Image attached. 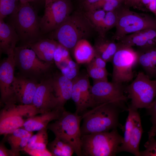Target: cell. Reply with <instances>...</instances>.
<instances>
[{
	"mask_svg": "<svg viewBox=\"0 0 156 156\" xmlns=\"http://www.w3.org/2000/svg\"><path fill=\"white\" fill-rule=\"evenodd\" d=\"M10 16V23L22 43L29 45L43 38L40 19L37 12L29 3H21L17 10Z\"/></svg>",
	"mask_w": 156,
	"mask_h": 156,
	"instance_id": "obj_3",
	"label": "cell"
},
{
	"mask_svg": "<svg viewBox=\"0 0 156 156\" xmlns=\"http://www.w3.org/2000/svg\"><path fill=\"white\" fill-rule=\"evenodd\" d=\"M32 104L40 114L59 107L50 77H46L40 81L34 94Z\"/></svg>",
	"mask_w": 156,
	"mask_h": 156,
	"instance_id": "obj_14",
	"label": "cell"
},
{
	"mask_svg": "<svg viewBox=\"0 0 156 156\" xmlns=\"http://www.w3.org/2000/svg\"><path fill=\"white\" fill-rule=\"evenodd\" d=\"M155 14H156V12H155Z\"/></svg>",
	"mask_w": 156,
	"mask_h": 156,
	"instance_id": "obj_48",
	"label": "cell"
},
{
	"mask_svg": "<svg viewBox=\"0 0 156 156\" xmlns=\"http://www.w3.org/2000/svg\"><path fill=\"white\" fill-rule=\"evenodd\" d=\"M90 62L97 67L106 68L107 62L99 56L96 55L95 54L94 57Z\"/></svg>",
	"mask_w": 156,
	"mask_h": 156,
	"instance_id": "obj_41",
	"label": "cell"
},
{
	"mask_svg": "<svg viewBox=\"0 0 156 156\" xmlns=\"http://www.w3.org/2000/svg\"><path fill=\"white\" fill-rule=\"evenodd\" d=\"M144 146L146 149L140 151V156H156V140L153 137L148 138Z\"/></svg>",
	"mask_w": 156,
	"mask_h": 156,
	"instance_id": "obj_36",
	"label": "cell"
},
{
	"mask_svg": "<svg viewBox=\"0 0 156 156\" xmlns=\"http://www.w3.org/2000/svg\"><path fill=\"white\" fill-rule=\"evenodd\" d=\"M128 107L132 111L133 125L125 152L131 153L136 156H140L139 146L143 132L140 117L137 109Z\"/></svg>",
	"mask_w": 156,
	"mask_h": 156,
	"instance_id": "obj_24",
	"label": "cell"
},
{
	"mask_svg": "<svg viewBox=\"0 0 156 156\" xmlns=\"http://www.w3.org/2000/svg\"><path fill=\"white\" fill-rule=\"evenodd\" d=\"M70 0H45V10L40 19L43 35L57 29L73 12Z\"/></svg>",
	"mask_w": 156,
	"mask_h": 156,
	"instance_id": "obj_11",
	"label": "cell"
},
{
	"mask_svg": "<svg viewBox=\"0 0 156 156\" xmlns=\"http://www.w3.org/2000/svg\"><path fill=\"white\" fill-rule=\"evenodd\" d=\"M138 63L145 73L150 79H156V46L147 49H140L137 51Z\"/></svg>",
	"mask_w": 156,
	"mask_h": 156,
	"instance_id": "obj_23",
	"label": "cell"
},
{
	"mask_svg": "<svg viewBox=\"0 0 156 156\" xmlns=\"http://www.w3.org/2000/svg\"><path fill=\"white\" fill-rule=\"evenodd\" d=\"M128 107L127 111L129 112L128 115L125 125L124 136L123 141L119 148L118 153L122 151H126L133 127L132 111L130 107Z\"/></svg>",
	"mask_w": 156,
	"mask_h": 156,
	"instance_id": "obj_31",
	"label": "cell"
},
{
	"mask_svg": "<svg viewBox=\"0 0 156 156\" xmlns=\"http://www.w3.org/2000/svg\"><path fill=\"white\" fill-rule=\"evenodd\" d=\"M18 36L11 24L0 20V53L7 55L14 52L17 42Z\"/></svg>",
	"mask_w": 156,
	"mask_h": 156,
	"instance_id": "obj_20",
	"label": "cell"
},
{
	"mask_svg": "<svg viewBox=\"0 0 156 156\" xmlns=\"http://www.w3.org/2000/svg\"><path fill=\"white\" fill-rule=\"evenodd\" d=\"M21 4L19 0H0V20L15 12Z\"/></svg>",
	"mask_w": 156,
	"mask_h": 156,
	"instance_id": "obj_30",
	"label": "cell"
},
{
	"mask_svg": "<svg viewBox=\"0 0 156 156\" xmlns=\"http://www.w3.org/2000/svg\"><path fill=\"white\" fill-rule=\"evenodd\" d=\"M38 114L39 112L32 104L6 103L0 111V135H5L22 128L29 119Z\"/></svg>",
	"mask_w": 156,
	"mask_h": 156,
	"instance_id": "obj_8",
	"label": "cell"
},
{
	"mask_svg": "<svg viewBox=\"0 0 156 156\" xmlns=\"http://www.w3.org/2000/svg\"><path fill=\"white\" fill-rule=\"evenodd\" d=\"M69 50L59 43L56 48L53 57V60L56 64L60 63L70 57Z\"/></svg>",
	"mask_w": 156,
	"mask_h": 156,
	"instance_id": "obj_35",
	"label": "cell"
},
{
	"mask_svg": "<svg viewBox=\"0 0 156 156\" xmlns=\"http://www.w3.org/2000/svg\"><path fill=\"white\" fill-rule=\"evenodd\" d=\"M89 77L87 73H79L73 80L71 99L74 103L76 114L81 116L96 105L91 91Z\"/></svg>",
	"mask_w": 156,
	"mask_h": 156,
	"instance_id": "obj_13",
	"label": "cell"
},
{
	"mask_svg": "<svg viewBox=\"0 0 156 156\" xmlns=\"http://www.w3.org/2000/svg\"><path fill=\"white\" fill-rule=\"evenodd\" d=\"M118 44L117 51L112 61L113 65L112 81L123 83L133 79V69L138 63V54L132 47L119 43Z\"/></svg>",
	"mask_w": 156,
	"mask_h": 156,
	"instance_id": "obj_10",
	"label": "cell"
},
{
	"mask_svg": "<svg viewBox=\"0 0 156 156\" xmlns=\"http://www.w3.org/2000/svg\"><path fill=\"white\" fill-rule=\"evenodd\" d=\"M117 20L113 39L119 41L125 36L143 30L156 28V21L149 16L121 6L116 10Z\"/></svg>",
	"mask_w": 156,
	"mask_h": 156,
	"instance_id": "obj_7",
	"label": "cell"
},
{
	"mask_svg": "<svg viewBox=\"0 0 156 156\" xmlns=\"http://www.w3.org/2000/svg\"><path fill=\"white\" fill-rule=\"evenodd\" d=\"M123 137L116 129L111 131L91 133L81 136L82 156H114L118 153Z\"/></svg>",
	"mask_w": 156,
	"mask_h": 156,
	"instance_id": "obj_4",
	"label": "cell"
},
{
	"mask_svg": "<svg viewBox=\"0 0 156 156\" xmlns=\"http://www.w3.org/2000/svg\"><path fill=\"white\" fill-rule=\"evenodd\" d=\"M112 0H100L93 5L88 10L86 11H91L97 9H101L105 3Z\"/></svg>",
	"mask_w": 156,
	"mask_h": 156,
	"instance_id": "obj_43",
	"label": "cell"
},
{
	"mask_svg": "<svg viewBox=\"0 0 156 156\" xmlns=\"http://www.w3.org/2000/svg\"><path fill=\"white\" fill-rule=\"evenodd\" d=\"M87 73L94 82L108 81V73L106 68H103L95 66L90 62L87 64Z\"/></svg>",
	"mask_w": 156,
	"mask_h": 156,
	"instance_id": "obj_32",
	"label": "cell"
},
{
	"mask_svg": "<svg viewBox=\"0 0 156 156\" xmlns=\"http://www.w3.org/2000/svg\"><path fill=\"white\" fill-rule=\"evenodd\" d=\"M47 146L53 156H71L75 153L70 144L56 137Z\"/></svg>",
	"mask_w": 156,
	"mask_h": 156,
	"instance_id": "obj_27",
	"label": "cell"
},
{
	"mask_svg": "<svg viewBox=\"0 0 156 156\" xmlns=\"http://www.w3.org/2000/svg\"><path fill=\"white\" fill-rule=\"evenodd\" d=\"M150 0H141V3H142L147 7L149 3Z\"/></svg>",
	"mask_w": 156,
	"mask_h": 156,
	"instance_id": "obj_46",
	"label": "cell"
},
{
	"mask_svg": "<svg viewBox=\"0 0 156 156\" xmlns=\"http://www.w3.org/2000/svg\"><path fill=\"white\" fill-rule=\"evenodd\" d=\"M124 2V0H112L105 3L102 9L106 12L114 11L119 8Z\"/></svg>",
	"mask_w": 156,
	"mask_h": 156,
	"instance_id": "obj_37",
	"label": "cell"
},
{
	"mask_svg": "<svg viewBox=\"0 0 156 156\" xmlns=\"http://www.w3.org/2000/svg\"><path fill=\"white\" fill-rule=\"evenodd\" d=\"M118 43L99 36L95 40L93 47L95 54L99 55L107 62H112L118 47Z\"/></svg>",
	"mask_w": 156,
	"mask_h": 156,
	"instance_id": "obj_25",
	"label": "cell"
},
{
	"mask_svg": "<svg viewBox=\"0 0 156 156\" xmlns=\"http://www.w3.org/2000/svg\"><path fill=\"white\" fill-rule=\"evenodd\" d=\"M95 29L83 12L78 9L73 12L56 29L49 33L53 39L69 50H73L81 39L90 38Z\"/></svg>",
	"mask_w": 156,
	"mask_h": 156,
	"instance_id": "obj_2",
	"label": "cell"
},
{
	"mask_svg": "<svg viewBox=\"0 0 156 156\" xmlns=\"http://www.w3.org/2000/svg\"><path fill=\"white\" fill-rule=\"evenodd\" d=\"M78 64L71 59L67 64L59 69L63 75L68 79L73 80L79 73Z\"/></svg>",
	"mask_w": 156,
	"mask_h": 156,
	"instance_id": "obj_34",
	"label": "cell"
},
{
	"mask_svg": "<svg viewBox=\"0 0 156 156\" xmlns=\"http://www.w3.org/2000/svg\"><path fill=\"white\" fill-rule=\"evenodd\" d=\"M59 43L50 38H42L28 45L38 57L44 62L53 64L55 50Z\"/></svg>",
	"mask_w": 156,
	"mask_h": 156,
	"instance_id": "obj_22",
	"label": "cell"
},
{
	"mask_svg": "<svg viewBox=\"0 0 156 156\" xmlns=\"http://www.w3.org/2000/svg\"><path fill=\"white\" fill-rule=\"evenodd\" d=\"M117 20L116 10L113 11L106 12L105 16L102 24L96 31L99 36L105 37L106 32L115 27Z\"/></svg>",
	"mask_w": 156,
	"mask_h": 156,
	"instance_id": "obj_29",
	"label": "cell"
},
{
	"mask_svg": "<svg viewBox=\"0 0 156 156\" xmlns=\"http://www.w3.org/2000/svg\"><path fill=\"white\" fill-rule=\"evenodd\" d=\"M73 50L76 62L78 64L90 63L95 55L93 47L86 39H83L78 41Z\"/></svg>",
	"mask_w": 156,
	"mask_h": 156,
	"instance_id": "obj_26",
	"label": "cell"
},
{
	"mask_svg": "<svg viewBox=\"0 0 156 156\" xmlns=\"http://www.w3.org/2000/svg\"><path fill=\"white\" fill-rule=\"evenodd\" d=\"M127 109L125 105L107 103L88 110L81 115V135L117 129L120 125L119 114Z\"/></svg>",
	"mask_w": 156,
	"mask_h": 156,
	"instance_id": "obj_1",
	"label": "cell"
},
{
	"mask_svg": "<svg viewBox=\"0 0 156 156\" xmlns=\"http://www.w3.org/2000/svg\"><path fill=\"white\" fill-rule=\"evenodd\" d=\"M39 83L36 80L21 75L15 76L12 84V102L19 104H32Z\"/></svg>",
	"mask_w": 156,
	"mask_h": 156,
	"instance_id": "obj_16",
	"label": "cell"
},
{
	"mask_svg": "<svg viewBox=\"0 0 156 156\" xmlns=\"http://www.w3.org/2000/svg\"><path fill=\"white\" fill-rule=\"evenodd\" d=\"M147 109L148 113L151 116L152 127L156 126V98Z\"/></svg>",
	"mask_w": 156,
	"mask_h": 156,
	"instance_id": "obj_40",
	"label": "cell"
},
{
	"mask_svg": "<svg viewBox=\"0 0 156 156\" xmlns=\"http://www.w3.org/2000/svg\"><path fill=\"white\" fill-rule=\"evenodd\" d=\"M155 135H156V126L152 127L148 132V138L154 137Z\"/></svg>",
	"mask_w": 156,
	"mask_h": 156,
	"instance_id": "obj_45",
	"label": "cell"
},
{
	"mask_svg": "<svg viewBox=\"0 0 156 156\" xmlns=\"http://www.w3.org/2000/svg\"><path fill=\"white\" fill-rule=\"evenodd\" d=\"M125 87L123 83L112 81L94 82L91 91L96 106L107 103L125 105L128 99L124 94Z\"/></svg>",
	"mask_w": 156,
	"mask_h": 156,
	"instance_id": "obj_12",
	"label": "cell"
},
{
	"mask_svg": "<svg viewBox=\"0 0 156 156\" xmlns=\"http://www.w3.org/2000/svg\"><path fill=\"white\" fill-rule=\"evenodd\" d=\"M119 43L132 47L147 49L156 46V28L149 29L126 35L119 41Z\"/></svg>",
	"mask_w": 156,
	"mask_h": 156,
	"instance_id": "obj_17",
	"label": "cell"
},
{
	"mask_svg": "<svg viewBox=\"0 0 156 156\" xmlns=\"http://www.w3.org/2000/svg\"><path fill=\"white\" fill-rule=\"evenodd\" d=\"M82 120L81 116L65 110L59 119L47 127L55 137L70 144L78 156H82L80 127Z\"/></svg>",
	"mask_w": 156,
	"mask_h": 156,
	"instance_id": "obj_5",
	"label": "cell"
},
{
	"mask_svg": "<svg viewBox=\"0 0 156 156\" xmlns=\"http://www.w3.org/2000/svg\"><path fill=\"white\" fill-rule=\"evenodd\" d=\"M26 153L33 156H53L47 148L44 149H25L24 150Z\"/></svg>",
	"mask_w": 156,
	"mask_h": 156,
	"instance_id": "obj_38",
	"label": "cell"
},
{
	"mask_svg": "<svg viewBox=\"0 0 156 156\" xmlns=\"http://www.w3.org/2000/svg\"><path fill=\"white\" fill-rule=\"evenodd\" d=\"M50 77L59 107H64L66 102L71 99L73 80L66 77L61 72L55 73Z\"/></svg>",
	"mask_w": 156,
	"mask_h": 156,
	"instance_id": "obj_18",
	"label": "cell"
},
{
	"mask_svg": "<svg viewBox=\"0 0 156 156\" xmlns=\"http://www.w3.org/2000/svg\"><path fill=\"white\" fill-rule=\"evenodd\" d=\"M83 12L96 32L104 19L106 12L102 9Z\"/></svg>",
	"mask_w": 156,
	"mask_h": 156,
	"instance_id": "obj_33",
	"label": "cell"
},
{
	"mask_svg": "<svg viewBox=\"0 0 156 156\" xmlns=\"http://www.w3.org/2000/svg\"><path fill=\"white\" fill-rule=\"evenodd\" d=\"M65 110L64 107H58L52 110L36 115L29 119L22 128L28 131H39L47 127L50 122L59 119Z\"/></svg>",
	"mask_w": 156,
	"mask_h": 156,
	"instance_id": "obj_19",
	"label": "cell"
},
{
	"mask_svg": "<svg viewBox=\"0 0 156 156\" xmlns=\"http://www.w3.org/2000/svg\"><path fill=\"white\" fill-rule=\"evenodd\" d=\"M100 0H77L79 9L84 12L88 10L94 4Z\"/></svg>",
	"mask_w": 156,
	"mask_h": 156,
	"instance_id": "obj_39",
	"label": "cell"
},
{
	"mask_svg": "<svg viewBox=\"0 0 156 156\" xmlns=\"http://www.w3.org/2000/svg\"><path fill=\"white\" fill-rule=\"evenodd\" d=\"M14 53L15 67L20 75L37 81L46 77L53 64L40 59L28 45L16 47Z\"/></svg>",
	"mask_w": 156,
	"mask_h": 156,
	"instance_id": "obj_6",
	"label": "cell"
},
{
	"mask_svg": "<svg viewBox=\"0 0 156 156\" xmlns=\"http://www.w3.org/2000/svg\"><path fill=\"white\" fill-rule=\"evenodd\" d=\"M0 156H14L11 149H8L3 142L0 144Z\"/></svg>",
	"mask_w": 156,
	"mask_h": 156,
	"instance_id": "obj_42",
	"label": "cell"
},
{
	"mask_svg": "<svg viewBox=\"0 0 156 156\" xmlns=\"http://www.w3.org/2000/svg\"><path fill=\"white\" fill-rule=\"evenodd\" d=\"M147 7L150 11L155 13L156 11V0H150Z\"/></svg>",
	"mask_w": 156,
	"mask_h": 156,
	"instance_id": "obj_44",
	"label": "cell"
},
{
	"mask_svg": "<svg viewBox=\"0 0 156 156\" xmlns=\"http://www.w3.org/2000/svg\"><path fill=\"white\" fill-rule=\"evenodd\" d=\"M33 135V132L20 128L4 135V140L10 145L14 156H18L21 151H23Z\"/></svg>",
	"mask_w": 156,
	"mask_h": 156,
	"instance_id": "obj_21",
	"label": "cell"
},
{
	"mask_svg": "<svg viewBox=\"0 0 156 156\" xmlns=\"http://www.w3.org/2000/svg\"><path fill=\"white\" fill-rule=\"evenodd\" d=\"M21 3H30L36 1L37 0H19Z\"/></svg>",
	"mask_w": 156,
	"mask_h": 156,
	"instance_id": "obj_47",
	"label": "cell"
},
{
	"mask_svg": "<svg viewBox=\"0 0 156 156\" xmlns=\"http://www.w3.org/2000/svg\"><path fill=\"white\" fill-rule=\"evenodd\" d=\"M125 92L131 100L129 106L137 110L147 109L156 96V79L153 80L145 73L139 72L132 82L126 86Z\"/></svg>",
	"mask_w": 156,
	"mask_h": 156,
	"instance_id": "obj_9",
	"label": "cell"
},
{
	"mask_svg": "<svg viewBox=\"0 0 156 156\" xmlns=\"http://www.w3.org/2000/svg\"><path fill=\"white\" fill-rule=\"evenodd\" d=\"M14 53L8 55L0 64V104L3 106L12 101V84L15 76Z\"/></svg>",
	"mask_w": 156,
	"mask_h": 156,
	"instance_id": "obj_15",
	"label": "cell"
},
{
	"mask_svg": "<svg viewBox=\"0 0 156 156\" xmlns=\"http://www.w3.org/2000/svg\"><path fill=\"white\" fill-rule=\"evenodd\" d=\"M47 128L38 131L30 138L25 148L34 149H44L47 148L48 143Z\"/></svg>",
	"mask_w": 156,
	"mask_h": 156,
	"instance_id": "obj_28",
	"label": "cell"
}]
</instances>
